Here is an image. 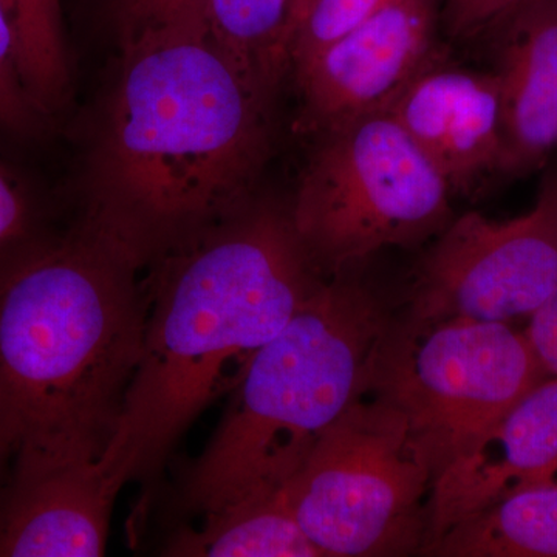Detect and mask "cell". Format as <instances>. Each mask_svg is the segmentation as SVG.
<instances>
[{"mask_svg": "<svg viewBox=\"0 0 557 557\" xmlns=\"http://www.w3.org/2000/svg\"><path fill=\"white\" fill-rule=\"evenodd\" d=\"M271 102L207 20L124 44L87 219L143 265L157 262L249 199L270 152Z\"/></svg>", "mask_w": 557, "mask_h": 557, "instance_id": "1", "label": "cell"}, {"mask_svg": "<svg viewBox=\"0 0 557 557\" xmlns=\"http://www.w3.org/2000/svg\"><path fill=\"white\" fill-rule=\"evenodd\" d=\"M159 260L137 370L100 458L123 485L159 471L193 421L234 391L256 351L327 281L289 207L251 197Z\"/></svg>", "mask_w": 557, "mask_h": 557, "instance_id": "2", "label": "cell"}, {"mask_svg": "<svg viewBox=\"0 0 557 557\" xmlns=\"http://www.w3.org/2000/svg\"><path fill=\"white\" fill-rule=\"evenodd\" d=\"M141 267L89 219L0 267V469L100 460L141 355Z\"/></svg>", "mask_w": 557, "mask_h": 557, "instance_id": "3", "label": "cell"}, {"mask_svg": "<svg viewBox=\"0 0 557 557\" xmlns=\"http://www.w3.org/2000/svg\"><path fill=\"white\" fill-rule=\"evenodd\" d=\"M394 314L359 278H327L249 361L222 423L186 475L185 507L208 516L281 491L361 397L370 358Z\"/></svg>", "mask_w": 557, "mask_h": 557, "instance_id": "4", "label": "cell"}, {"mask_svg": "<svg viewBox=\"0 0 557 557\" xmlns=\"http://www.w3.org/2000/svg\"><path fill=\"white\" fill-rule=\"evenodd\" d=\"M509 322L395 313L370 358L362 395L405 417L432 483L547 379Z\"/></svg>", "mask_w": 557, "mask_h": 557, "instance_id": "5", "label": "cell"}, {"mask_svg": "<svg viewBox=\"0 0 557 557\" xmlns=\"http://www.w3.org/2000/svg\"><path fill=\"white\" fill-rule=\"evenodd\" d=\"M321 135L289 214L322 273L417 247L453 222L449 183L387 110Z\"/></svg>", "mask_w": 557, "mask_h": 557, "instance_id": "6", "label": "cell"}, {"mask_svg": "<svg viewBox=\"0 0 557 557\" xmlns=\"http://www.w3.org/2000/svg\"><path fill=\"white\" fill-rule=\"evenodd\" d=\"M431 490L405 417L369 395L344 410L282 487L324 557L420 555Z\"/></svg>", "mask_w": 557, "mask_h": 557, "instance_id": "7", "label": "cell"}, {"mask_svg": "<svg viewBox=\"0 0 557 557\" xmlns=\"http://www.w3.org/2000/svg\"><path fill=\"white\" fill-rule=\"evenodd\" d=\"M556 287L557 171L520 218H454L418 263L405 313L511 324L530 318Z\"/></svg>", "mask_w": 557, "mask_h": 557, "instance_id": "8", "label": "cell"}, {"mask_svg": "<svg viewBox=\"0 0 557 557\" xmlns=\"http://www.w3.org/2000/svg\"><path fill=\"white\" fill-rule=\"evenodd\" d=\"M440 0H391L295 70L302 91L304 129H335L384 112L435 60Z\"/></svg>", "mask_w": 557, "mask_h": 557, "instance_id": "9", "label": "cell"}, {"mask_svg": "<svg viewBox=\"0 0 557 557\" xmlns=\"http://www.w3.org/2000/svg\"><path fill=\"white\" fill-rule=\"evenodd\" d=\"M553 480H557V376H547L434 480L426 545L509 494Z\"/></svg>", "mask_w": 557, "mask_h": 557, "instance_id": "10", "label": "cell"}, {"mask_svg": "<svg viewBox=\"0 0 557 557\" xmlns=\"http://www.w3.org/2000/svg\"><path fill=\"white\" fill-rule=\"evenodd\" d=\"M387 112L437 166L453 193H468L485 175L498 172L502 101L496 73L434 61L410 81Z\"/></svg>", "mask_w": 557, "mask_h": 557, "instance_id": "11", "label": "cell"}, {"mask_svg": "<svg viewBox=\"0 0 557 557\" xmlns=\"http://www.w3.org/2000/svg\"><path fill=\"white\" fill-rule=\"evenodd\" d=\"M123 483L95 463L11 475L0 491V557H98Z\"/></svg>", "mask_w": 557, "mask_h": 557, "instance_id": "12", "label": "cell"}, {"mask_svg": "<svg viewBox=\"0 0 557 557\" xmlns=\"http://www.w3.org/2000/svg\"><path fill=\"white\" fill-rule=\"evenodd\" d=\"M498 24V172L522 175L544 164L557 146V0H523Z\"/></svg>", "mask_w": 557, "mask_h": 557, "instance_id": "13", "label": "cell"}, {"mask_svg": "<svg viewBox=\"0 0 557 557\" xmlns=\"http://www.w3.org/2000/svg\"><path fill=\"white\" fill-rule=\"evenodd\" d=\"M420 556L557 557V480L509 494L429 542Z\"/></svg>", "mask_w": 557, "mask_h": 557, "instance_id": "14", "label": "cell"}, {"mask_svg": "<svg viewBox=\"0 0 557 557\" xmlns=\"http://www.w3.org/2000/svg\"><path fill=\"white\" fill-rule=\"evenodd\" d=\"M164 556L324 557L304 533L284 491L231 504L203 516L200 528L178 531Z\"/></svg>", "mask_w": 557, "mask_h": 557, "instance_id": "15", "label": "cell"}, {"mask_svg": "<svg viewBox=\"0 0 557 557\" xmlns=\"http://www.w3.org/2000/svg\"><path fill=\"white\" fill-rule=\"evenodd\" d=\"M16 38L25 86L47 116L64 108L72 90V73L61 0H0Z\"/></svg>", "mask_w": 557, "mask_h": 557, "instance_id": "16", "label": "cell"}, {"mask_svg": "<svg viewBox=\"0 0 557 557\" xmlns=\"http://www.w3.org/2000/svg\"><path fill=\"white\" fill-rule=\"evenodd\" d=\"M209 35L248 72L270 75L287 61L289 0H208Z\"/></svg>", "mask_w": 557, "mask_h": 557, "instance_id": "17", "label": "cell"}, {"mask_svg": "<svg viewBox=\"0 0 557 557\" xmlns=\"http://www.w3.org/2000/svg\"><path fill=\"white\" fill-rule=\"evenodd\" d=\"M391 0H311L306 16L300 22L292 50L289 67H302L341 36L354 30Z\"/></svg>", "mask_w": 557, "mask_h": 557, "instance_id": "18", "label": "cell"}, {"mask_svg": "<svg viewBox=\"0 0 557 557\" xmlns=\"http://www.w3.org/2000/svg\"><path fill=\"white\" fill-rule=\"evenodd\" d=\"M47 120L22 78L16 38L0 3V132L35 137L47 126Z\"/></svg>", "mask_w": 557, "mask_h": 557, "instance_id": "19", "label": "cell"}, {"mask_svg": "<svg viewBox=\"0 0 557 557\" xmlns=\"http://www.w3.org/2000/svg\"><path fill=\"white\" fill-rule=\"evenodd\" d=\"M38 240L35 201L24 183L0 163V267Z\"/></svg>", "mask_w": 557, "mask_h": 557, "instance_id": "20", "label": "cell"}, {"mask_svg": "<svg viewBox=\"0 0 557 557\" xmlns=\"http://www.w3.org/2000/svg\"><path fill=\"white\" fill-rule=\"evenodd\" d=\"M116 10L124 46L146 33L207 20L208 0H116Z\"/></svg>", "mask_w": 557, "mask_h": 557, "instance_id": "21", "label": "cell"}, {"mask_svg": "<svg viewBox=\"0 0 557 557\" xmlns=\"http://www.w3.org/2000/svg\"><path fill=\"white\" fill-rule=\"evenodd\" d=\"M523 0H445V17L449 32L471 36L497 25Z\"/></svg>", "mask_w": 557, "mask_h": 557, "instance_id": "22", "label": "cell"}, {"mask_svg": "<svg viewBox=\"0 0 557 557\" xmlns=\"http://www.w3.org/2000/svg\"><path fill=\"white\" fill-rule=\"evenodd\" d=\"M525 332L542 369L557 376V287L530 318Z\"/></svg>", "mask_w": 557, "mask_h": 557, "instance_id": "23", "label": "cell"}, {"mask_svg": "<svg viewBox=\"0 0 557 557\" xmlns=\"http://www.w3.org/2000/svg\"><path fill=\"white\" fill-rule=\"evenodd\" d=\"M311 0H289V40L293 42L296 30H298L300 22L306 16L307 10H309ZM292 50V49H289Z\"/></svg>", "mask_w": 557, "mask_h": 557, "instance_id": "24", "label": "cell"}]
</instances>
